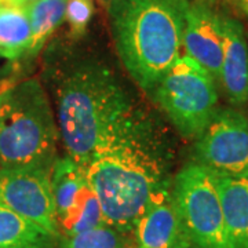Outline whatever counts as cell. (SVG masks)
I'll list each match as a JSON object with an SVG mask.
<instances>
[{"label": "cell", "instance_id": "cell-1", "mask_svg": "<svg viewBox=\"0 0 248 248\" xmlns=\"http://www.w3.org/2000/svg\"><path fill=\"white\" fill-rule=\"evenodd\" d=\"M172 166L169 130L135 104L101 137L86 166L105 223L133 232L152 199L171 187Z\"/></svg>", "mask_w": 248, "mask_h": 248}, {"label": "cell", "instance_id": "cell-2", "mask_svg": "<svg viewBox=\"0 0 248 248\" xmlns=\"http://www.w3.org/2000/svg\"><path fill=\"white\" fill-rule=\"evenodd\" d=\"M187 0H112L116 50L135 83L153 94L181 57Z\"/></svg>", "mask_w": 248, "mask_h": 248}, {"label": "cell", "instance_id": "cell-3", "mask_svg": "<svg viewBox=\"0 0 248 248\" xmlns=\"http://www.w3.org/2000/svg\"><path fill=\"white\" fill-rule=\"evenodd\" d=\"M55 101L66 156L83 167L108 128L135 105L116 73L95 62L65 73L55 89Z\"/></svg>", "mask_w": 248, "mask_h": 248}, {"label": "cell", "instance_id": "cell-4", "mask_svg": "<svg viewBox=\"0 0 248 248\" xmlns=\"http://www.w3.org/2000/svg\"><path fill=\"white\" fill-rule=\"evenodd\" d=\"M45 89L25 79L0 90V169H31L51 175L60 140Z\"/></svg>", "mask_w": 248, "mask_h": 248}, {"label": "cell", "instance_id": "cell-5", "mask_svg": "<svg viewBox=\"0 0 248 248\" xmlns=\"http://www.w3.org/2000/svg\"><path fill=\"white\" fill-rule=\"evenodd\" d=\"M153 95L172 125L186 138H199L218 112L215 80L187 55L178 58Z\"/></svg>", "mask_w": 248, "mask_h": 248}, {"label": "cell", "instance_id": "cell-6", "mask_svg": "<svg viewBox=\"0 0 248 248\" xmlns=\"http://www.w3.org/2000/svg\"><path fill=\"white\" fill-rule=\"evenodd\" d=\"M171 195L190 247L229 248L218 174L199 163L187 164L172 179Z\"/></svg>", "mask_w": 248, "mask_h": 248}, {"label": "cell", "instance_id": "cell-7", "mask_svg": "<svg viewBox=\"0 0 248 248\" xmlns=\"http://www.w3.org/2000/svg\"><path fill=\"white\" fill-rule=\"evenodd\" d=\"M196 140V163L218 175L248 177L247 116L233 109L219 110Z\"/></svg>", "mask_w": 248, "mask_h": 248}, {"label": "cell", "instance_id": "cell-8", "mask_svg": "<svg viewBox=\"0 0 248 248\" xmlns=\"http://www.w3.org/2000/svg\"><path fill=\"white\" fill-rule=\"evenodd\" d=\"M0 203L58 237L50 174L31 169H0Z\"/></svg>", "mask_w": 248, "mask_h": 248}, {"label": "cell", "instance_id": "cell-9", "mask_svg": "<svg viewBox=\"0 0 248 248\" xmlns=\"http://www.w3.org/2000/svg\"><path fill=\"white\" fill-rule=\"evenodd\" d=\"M186 55L219 80L223 48V28L219 17L205 1H187L184 28Z\"/></svg>", "mask_w": 248, "mask_h": 248}, {"label": "cell", "instance_id": "cell-10", "mask_svg": "<svg viewBox=\"0 0 248 248\" xmlns=\"http://www.w3.org/2000/svg\"><path fill=\"white\" fill-rule=\"evenodd\" d=\"M133 232L137 248H192L171 195V187L152 199Z\"/></svg>", "mask_w": 248, "mask_h": 248}, {"label": "cell", "instance_id": "cell-11", "mask_svg": "<svg viewBox=\"0 0 248 248\" xmlns=\"http://www.w3.org/2000/svg\"><path fill=\"white\" fill-rule=\"evenodd\" d=\"M223 48L219 80L232 104L243 105L248 99V46L243 25L222 17Z\"/></svg>", "mask_w": 248, "mask_h": 248}, {"label": "cell", "instance_id": "cell-12", "mask_svg": "<svg viewBox=\"0 0 248 248\" xmlns=\"http://www.w3.org/2000/svg\"><path fill=\"white\" fill-rule=\"evenodd\" d=\"M229 248H248V177L218 175Z\"/></svg>", "mask_w": 248, "mask_h": 248}, {"label": "cell", "instance_id": "cell-13", "mask_svg": "<svg viewBox=\"0 0 248 248\" xmlns=\"http://www.w3.org/2000/svg\"><path fill=\"white\" fill-rule=\"evenodd\" d=\"M51 189L57 211V219L69 213L83 190L90 184L86 167L78 164L69 156L58 157L51 170Z\"/></svg>", "mask_w": 248, "mask_h": 248}, {"label": "cell", "instance_id": "cell-14", "mask_svg": "<svg viewBox=\"0 0 248 248\" xmlns=\"http://www.w3.org/2000/svg\"><path fill=\"white\" fill-rule=\"evenodd\" d=\"M57 236L0 203V248H54Z\"/></svg>", "mask_w": 248, "mask_h": 248}, {"label": "cell", "instance_id": "cell-15", "mask_svg": "<svg viewBox=\"0 0 248 248\" xmlns=\"http://www.w3.org/2000/svg\"><path fill=\"white\" fill-rule=\"evenodd\" d=\"M32 28L24 6L0 4V55L18 60L29 51Z\"/></svg>", "mask_w": 248, "mask_h": 248}, {"label": "cell", "instance_id": "cell-16", "mask_svg": "<svg viewBox=\"0 0 248 248\" xmlns=\"http://www.w3.org/2000/svg\"><path fill=\"white\" fill-rule=\"evenodd\" d=\"M66 3L68 0H35L24 6L32 28V42L28 55L39 53L47 39L61 25L65 19Z\"/></svg>", "mask_w": 248, "mask_h": 248}, {"label": "cell", "instance_id": "cell-17", "mask_svg": "<svg viewBox=\"0 0 248 248\" xmlns=\"http://www.w3.org/2000/svg\"><path fill=\"white\" fill-rule=\"evenodd\" d=\"M104 223L105 219L99 200L93 186L89 184L78 199V202L72 207L71 211L61 221H58V228L65 233L66 237H69Z\"/></svg>", "mask_w": 248, "mask_h": 248}, {"label": "cell", "instance_id": "cell-18", "mask_svg": "<svg viewBox=\"0 0 248 248\" xmlns=\"http://www.w3.org/2000/svg\"><path fill=\"white\" fill-rule=\"evenodd\" d=\"M63 248H123L122 233L108 223L66 237Z\"/></svg>", "mask_w": 248, "mask_h": 248}, {"label": "cell", "instance_id": "cell-19", "mask_svg": "<svg viewBox=\"0 0 248 248\" xmlns=\"http://www.w3.org/2000/svg\"><path fill=\"white\" fill-rule=\"evenodd\" d=\"M94 14L93 0H68L65 19L68 21L73 36L83 35Z\"/></svg>", "mask_w": 248, "mask_h": 248}, {"label": "cell", "instance_id": "cell-20", "mask_svg": "<svg viewBox=\"0 0 248 248\" xmlns=\"http://www.w3.org/2000/svg\"><path fill=\"white\" fill-rule=\"evenodd\" d=\"M35 1V0H10V4H16V6H27L28 3Z\"/></svg>", "mask_w": 248, "mask_h": 248}, {"label": "cell", "instance_id": "cell-21", "mask_svg": "<svg viewBox=\"0 0 248 248\" xmlns=\"http://www.w3.org/2000/svg\"><path fill=\"white\" fill-rule=\"evenodd\" d=\"M239 3V6L244 10L246 13H248V0H236Z\"/></svg>", "mask_w": 248, "mask_h": 248}]
</instances>
